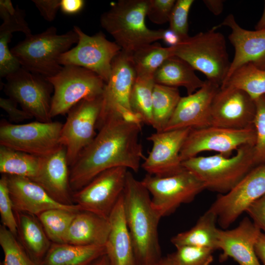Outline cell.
I'll return each mask as SVG.
<instances>
[{"label":"cell","mask_w":265,"mask_h":265,"mask_svg":"<svg viewBox=\"0 0 265 265\" xmlns=\"http://www.w3.org/2000/svg\"><path fill=\"white\" fill-rule=\"evenodd\" d=\"M92 265H110L107 256L105 254L98 259Z\"/></svg>","instance_id":"obj_52"},{"label":"cell","mask_w":265,"mask_h":265,"mask_svg":"<svg viewBox=\"0 0 265 265\" xmlns=\"http://www.w3.org/2000/svg\"><path fill=\"white\" fill-rule=\"evenodd\" d=\"M78 212L54 209L45 211L37 217L51 241L62 243H65L69 227Z\"/></svg>","instance_id":"obj_35"},{"label":"cell","mask_w":265,"mask_h":265,"mask_svg":"<svg viewBox=\"0 0 265 265\" xmlns=\"http://www.w3.org/2000/svg\"><path fill=\"white\" fill-rule=\"evenodd\" d=\"M194 70L184 60L172 56L156 71L154 81L156 83L170 87H184L187 95H190L202 87L205 82L197 76Z\"/></svg>","instance_id":"obj_28"},{"label":"cell","mask_w":265,"mask_h":265,"mask_svg":"<svg viewBox=\"0 0 265 265\" xmlns=\"http://www.w3.org/2000/svg\"><path fill=\"white\" fill-rule=\"evenodd\" d=\"M63 124L59 122H32L12 124L2 120L0 125V145L39 157L50 155L61 146Z\"/></svg>","instance_id":"obj_9"},{"label":"cell","mask_w":265,"mask_h":265,"mask_svg":"<svg viewBox=\"0 0 265 265\" xmlns=\"http://www.w3.org/2000/svg\"><path fill=\"white\" fill-rule=\"evenodd\" d=\"M109 230L108 219L81 210L77 213L69 227L65 243L105 246Z\"/></svg>","instance_id":"obj_25"},{"label":"cell","mask_w":265,"mask_h":265,"mask_svg":"<svg viewBox=\"0 0 265 265\" xmlns=\"http://www.w3.org/2000/svg\"><path fill=\"white\" fill-rule=\"evenodd\" d=\"M78 40V35L73 29L58 34L57 29L51 26L41 33L26 36L10 51L22 68L50 77L61 70L63 66L59 63V57Z\"/></svg>","instance_id":"obj_4"},{"label":"cell","mask_w":265,"mask_h":265,"mask_svg":"<svg viewBox=\"0 0 265 265\" xmlns=\"http://www.w3.org/2000/svg\"><path fill=\"white\" fill-rule=\"evenodd\" d=\"M154 77L136 76L131 92L132 111L145 124L152 126V96Z\"/></svg>","instance_id":"obj_33"},{"label":"cell","mask_w":265,"mask_h":265,"mask_svg":"<svg viewBox=\"0 0 265 265\" xmlns=\"http://www.w3.org/2000/svg\"><path fill=\"white\" fill-rule=\"evenodd\" d=\"M149 265H173L168 256L161 258L158 261Z\"/></svg>","instance_id":"obj_53"},{"label":"cell","mask_w":265,"mask_h":265,"mask_svg":"<svg viewBox=\"0 0 265 265\" xmlns=\"http://www.w3.org/2000/svg\"><path fill=\"white\" fill-rule=\"evenodd\" d=\"M141 182L152 195V207L160 218L173 213L182 204L191 202L205 189L203 183L185 168L167 176L148 174Z\"/></svg>","instance_id":"obj_8"},{"label":"cell","mask_w":265,"mask_h":265,"mask_svg":"<svg viewBox=\"0 0 265 265\" xmlns=\"http://www.w3.org/2000/svg\"><path fill=\"white\" fill-rule=\"evenodd\" d=\"M73 29L78 35L77 45L63 53L59 63L62 66L73 65L87 69L106 83L111 74L112 60L122 50L121 47L114 41L108 40L101 31L89 36L77 26Z\"/></svg>","instance_id":"obj_10"},{"label":"cell","mask_w":265,"mask_h":265,"mask_svg":"<svg viewBox=\"0 0 265 265\" xmlns=\"http://www.w3.org/2000/svg\"><path fill=\"white\" fill-rule=\"evenodd\" d=\"M0 245L4 253V265H42L30 256L18 238L2 225L0 226Z\"/></svg>","instance_id":"obj_36"},{"label":"cell","mask_w":265,"mask_h":265,"mask_svg":"<svg viewBox=\"0 0 265 265\" xmlns=\"http://www.w3.org/2000/svg\"><path fill=\"white\" fill-rule=\"evenodd\" d=\"M172 56L170 47H163L157 42L141 48L132 54L136 76L154 77L159 67Z\"/></svg>","instance_id":"obj_34"},{"label":"cell","mask_w":265,"mask_h":265,"mask_svg":"<svg viewBox=\"0 0 265 265\" xmlns=\"http://www.w3.org/2000/svg\"><path fill=\"white\" fill-rule=\"evenodd\" d=\"M208 8L214 15L220 14L223 9V1L220 0H206L203 1Z\"/></svg>","instance_id":"obj_49"},{"label":"cell","mask_w":265,"mask_h":265,"mask_svg":"<svg viewBox=\"0 0 265 265\" xmlns=\"http://www.w3.org/2000/svg\"><path fill=\"white\" fill-rule=\"evenodd\" d=\"M181 97L177 88L155 83L152 96V127L163 132Z\"/></svg>","instance_id":"obj_31"},{"label":"cell","mask_w":265,"mask_h":265,"mask_svg":"<svg viewBox=\"0 0 265 265\" xmlns=\"http://www.w3.org/2000/svg\"><path fill=\"white\" fill-rule=\"evenodd\" d=\"M245 212L255 225L265 234V194L253 202Z\"/></svg>","instance_id":"obj_43"},{"label":"cell","mask_w":265,"mask_h":265,"mask_svg":"<svg viewBox=\"0 0 265 265\" xmlns=\"http://www.w3.org/2000/svg\"><path fill=\"white\" fill-rule=\"evenodd\" d=\"M261 231L247 217L232 229H219L218 249L222 251L221 262L231 258L238 265H262L256 252L255 245Z\"/></svg>","instance_id":"obj_21"},{"label":"cell","mask_w":265,"mask_h":265,"mask_svg":"<svg viewBox=\"0 0 265 265\" xmlns=\"http://www.w3.org/2000/svg\"><path fill=\"white\" fill-rule=\"evenodd\" d=\"M193 0H177L170 14L169 28L175 32L181 40L188 35V17Z\"/></svg>","instance_id":"obj_39"},{"label":"cell","mask_w":265,"mask_h":265,"mask_svg":"<svg viewBox=\"0 0 265 265\" xmlns=\"http://www.w3.org/2000/svg\"><path fill=\"white\" fill-rule=\"evenodd\" d=\"M84 4L85 1L83 0H61L60 8L63 13L73 15L79 13Z\"/></svg>","instance_id":"obj_46"},{"label":"cell","mask_w":265,"mask_h":265,"mask_svg":"<svg viewBox=\"0 0 265 265\" xmlns=\"http://www.w3.org/2000/svg\"><path fill=\"white\" fill-rule=\"evenodd\" d=\"M128 168L115 167L104 171L72 193L73 203L82 210L108 219L125 188Z\"/></svg>","instance_id":"obj_15"},{"label":"cell","mask_w":265,"mask_h":265,"mask_svg":"<svg viewBox=\"0 0 265 265\" xmlns=\"http://www.w3.org/2000/svg\"><path fill=\"white\" fill-rule=\"evenodd\" d=\"M106 254L105 246L53 243L42 265H92Z\"/></svg>","instance_id":"obj_26"},{"label":"cell","mask_w":265,"mask_h":265,"mask_svg":"<svg viewBox=\"0 0 265 265\" xmlns=\"http://www.w3.org/2000/svg\"><path fill=\"white\" fill-rule=\"evenodd\" d=\"M0 214L2 225L17 238V221L5 175L0 179Z\"/></svg>","instance_id":"obj_40"},{"label":"cell","mask_w":265,"mask_h":265,"mask_svg":"<svg viewBox=\"0 0 265 265\" xmlns=\"http://www.w3.org/2000/svg\"><path fill=\"white\" fill-rule=\"evenodd\" d=\"M32 2L43 18L48 22L55 19L60 8L61 0H33Z\"/></svg>","instance_id":"obj_45"},{"label":"cell","mask_w":265,"mask_h":265,"mask_svg":"<svg viewBox=\"0 0 265 265\" xmlns=\"http://www.w3.org/2000/svg\"><path fill=\"white\" fill-rule=\"evenodd\" d=\"M213 27L181 40L170 47L173 56L187 62L195 70L204 74L207 80L222 85L228 73L231 62L224 35Z\"/></svg>","instance_id":"obj_6"},{"label":"cell","mask_w":265,"mask_h":265,"mask_svg":"<svg viewBox=\"0 0 265 265\" xmlns=\"http://www.w3.org/2000/svg\"><path fill=\"white\" fill-rule=\"evenodd\" d=\"M265 28V1L263 12L260 19L255 26V30L261 29Z\"/></svg>","instance_id":"obj_51"},{"label":"cell","mask_w":265,"mask_h":265,"mask_svg":"<svg viewBox=\"0 0 265 265\" xmlns=\"http://www.w3.org/2000/svg\"><path fill=\"white\" fill-rule=\"evenodd\" d=\"M219 88L218 85L206 80L203 86L194 93L181 97L163 131L211 126L212 104Z\"/></svg>","instance_id":"obj_19"},{"label":"cell","mask_w":265,"mask_h":265,"mask_svg":"<svg viewBox=\"0 0 265 265\" xmlns=\"http://www.w3.org/2000/svg\"><path fill=\"white\" fill-rule=\"evenodd\" d=\"M222 26L231 28L228 38L235 49L233 61L222 85L235 71L244 64L252 63L265 70V28L255 30L244 29L238 25L231 14L220 24L213 27L216 29Z\"/></svg>","instance_id":"obj_20"},{"label":"cell","mask_w":265,"mask_h":265,"mask_svg":"<svg viewBox=\"0 0 265 265\" xmlns=\"http://www.w3.org/2000/svg\"><path fill=\"white\" fill-rule=\"evenodd\" d=\"M229 86L241 89L253 100L265 95V70L252 63L239 67L220 87Z\"/></svg>","instance_id":"obj_32"},{"label":"cell","mask_w":265,"mask_h":265,"mask_svg":"<svg viewBox=\"0 0 265 265\" xmlns=\"http://www.w3.org/2000/svg\"><path fill=\"white\" fill-rule=\"evenodd\" d=\"M136 77L132 53L121 50L111 64V72L102 95V107L97 128L106 119L123 118L132 112L130 97Z\"/></svg>","instance_id":"obj_12"},{"label":"cell","mask_w":265,"mask_h":265,"mask_svg":"<svg viewBox=\"0 0 265 265\" xmlns=\"http://www.w3.org/2000/svg\"><path fill=\"white\" fill-rule=\"evenodd\" d=\"M0 265H4L2 262L0 263Z\"/></svg>","instance_id":"obj_54"},{"label":"cell","mask_w":265,"mask_h":265,"mask_svg":"<svg viewBox=\"0 0 265 265\" xmlns=\"http://www.w3.org/2000/svg\"><path fill=\"white\" fill-rule=\"evenodd\" d=\"M15 10L10 0H0V16L1 19L9 14H13Z\"/></svg>","instance_id":"obj_50"},{"label":"cell","mask_w":265,"mask_h":265,"mask_svg":"<svg viewBox=\"0 0 265 265\" xmlns=\"http://www.w3.org/2000/svg\"><path fill=\"white\" fill-rule=\"evenodd\" d=\"M41 157L0 145V173L33 180L37 175Z\"/></svg>","instance_id":"obj_30"},{"label":"cell","mask_w":265,"mask_h":265,"mask_svg":"<svg viewBox=\"0 0 265 265\" xmlns=\"http://www.w3.org/2000/svg\"><path fill=\"white\" fill-rule=\"evenodd\" d=\"M167 256L173 265H211L213 250L206 247L183 245Z\"/></svg>","instance_id":"obj_37"},{"label":"cell","mask_w":265,"mask_h":265,"mask_svg":"<svg viewBox=\"0 0 265 265\" xmlns=\"http://www.w3.org/2000/svg\"><path fill=\"white\" fill-rule=\"evenodd\" d=\"M148 0H120L102 14L101 26L122 50L131 53L162 39L164 29L153 30L145 24Z\"/></svg>","instance_id":"obj_3"},{"label":"cell","mask_w":265,"mask_h":265,"mask_svg":"<svg viewBox=\"0 0 265 265\" xmlns=\"http://www.w3.org/2000/svg\"><path fill=\"white\" fill-rule=\"evenodd\" d=\"M191 129L156 132L147 139L153 146L141 164L148 174L163 177L175 174L184 169L180 158L182 148Z\"/></svg>","instance_id":"obj_18"},{"label":"cell","mask_w":265,"mask_h":265,"mask_svg":"<svg viewBox=\"0 0 265 265\" xmlns=\"http://www.w3.org/2000/svg\"><path fill=\"white\" fill-rule=\"evenodd\" d=\"M141 124L122 118H109L80 153L70 170L73 193L108 169L125 167L137 172L145 159L139 141Z\"/></svg>","instance_id":"obj_1"},{"label":"cell","mask_w":265,"mask_h":265,"mask_svg":"<svg viewBox=\"0 0 265 265\" xmlns=\"http://www.w3.org/2000/svg\"><path fill=\"white\" fill-rule=\"evenodd\" d=\"M7 176L14 211L37 216L45 211L54 209L76 212L82 210L77 204L64 205L56 201L39 185L29 178Z\"/></svg>","instance_id":"obj_22"},{"label":"cell","mask_w":265,"mask_h":265,"mask_svg":"<svg viewBox=\"0 0 265 265\" xmlns=\"http://www.w3.org/2000/svg\"><path fill=\"white\" fill-rule=\"evenodd\" d=\"M5 78L4 91L9 98L38 121L52 122L51 94L53 87L45 77L21 67Z\"/></svg>","instance_id":"obj_11"},{"label":"cell","mask_w":265,"mask_h":265,"mask_svg":"<svg viewBox=\"0 0 265 265\" xmlns=\"http://www.w3.org/2000/svg\"><path fill=\"white\" fill-rule=\"evenodd\" d=\"M255 101L243 90L229 86L220 87L211 110V126L241 129L254 126Z\"/></svg>","instance_id":"obj_17"},{"label":"cell","mask_w":265,"mask_h":265,"mask_svg":"<svg viewBox=\"0 0 265 265\" xmlns=\"http://www.w3.org/2000/svg\"><path fill=\"white\" fill-rule=\"evenodd\" d=\"M176 0H148L147 16L156 24L169 22L171 13Z\"/></svg>","instance_id":"obj_41"},{"label":"cell","mask_w":265,"mask_h":265,"mask_svg":"<svg viewBox=\"0 0 265 265\" xmlns=\"http://www.w3.org/2000/svg\"><path fill=\"white\" fill-rule=\"evenodd\" d=\"M229 158L219 154L194 157L182 161L183 167L193 173L205 189L225 194L255 166L254 146H242Z\"/></svg>","instance_id":"obj_5"},{"label":"cell","mask_w":265,"mask_h":265,"mask_svg":"<svg viewBox=\"0 0 265 265\" xmlns=\"http://www.w3.org/2000/svg\"><path fill=\"white\" fill-rule=\"evenodd\" d=\"M256 112L254 120L256 142L254 146L255 166L265 163V95L255 100Z\"/></svg>","instance_id":"obj_38"},{"label":"cell","mask_w":265,"mask_h":265,"mask_svg":"<svg viewBox=\"0 0 265 265\" xmlns=\"http://www.w3.org/2000/svg\"><path fill=\"white\" fill-rule=\"evenodd\" d=\"M108 220L110 230L105 247L106 255L110 265H137L126 220L122 194L112 211Z\"/></svg>","instance_id":"obj_24"},{"label":"cell","mask_w":265,"mask_h":265,"mask_svg":"<svg viewBox=\"0 0 265 265\" xmlns=\"http://www.w3.org/2000/svg\"><path fill=\"white\" fill-rule=\"evenodd\" d=\"M256 138L254 126L241 129L213 126L191 129L181 150L180 158L183 161L207 151L228 157L242 146H254Z\"/></svg>","instance_id":"obj_14"},{"label":"cell","mask_w":265,"mask_h":265,"mask_svg":"<svg viewBox=\"0 0 265 265\" xmlns=\"http://www.w3.org/2000/svg\"><path fill=\"white\" fill-rule=\"evenodd\" d=\"M217 223L216 215L208 210L200 216L194 226L173 237L171 242L176 247L191 245L217 250Z\"/></svg>","instance_id":"obj_29"},{"label":"cell","mask_w":265,"mask_h":265,"mask_svg":"<svg viewBox=\"0 0 265 265\" xmlns=\"http://www.w3.org/2000/svg\"><path fill=\"white\" fill-rule=\"evenodd\" d=\"M14 213L17 224V238L30 256L41 263L52 242L36 216L17 211H14Z\"/></svg>","instance_id":"obj_27"},{"label":"cell","mask_w":265,"mask_h":265,"mask_svg":"<svg viewBox=\"0 0 265 265\" xmlns=\"http://www.w3.org/2000/svg\"><path fill=\"white\" fill-rule=\"evenodd\" d=\"M150 194L128 171L122 197L137 265H149L161 258L158 232L161 218L152 207Z\"/></svg>","instance_id":"obj_2"},{"label":"cell","mask_w":265,"mask_h":265,"mask_svg":"<svg viewBox=\"0 0 265 265\" xmlns=\"http://www.w3.org/2000/svg\"><path fill=\"white\" fill-rule=\"evenodd\" d=\"M256 255L262 265H265V234H260L255 245Z\"/></svg>","instance_id":"obj_47"},{"label":"cell","mask_w":265,"mask_h":265,"mask_svg":"<svg viewBox=\"0 0 265 265\" xmlns=\"http://www.w3.org/2000/svg\"><path fill=\"white\" fill-rule=\"evenodd\" d=\"M265 194V163L253 168L229 192L219 194L208 210L217 216V224L227 229Z\"/></svg>","instance_id":"obj_13"},{"label":"cell","mask_w":265,"mask_h":265,"mask_svg":"<svg viewBox=\"0 0 265 265\" xmlns=\"http://www.w3.org/2000/svg\"><path fill=\"white\" fill-rule=\"evenodd\" d=\"M15 12L13 14H9L4 17L3 23L0 26V31L12 33L16 31L23 32L26 36L31 34V30L25 20L24 11L17 5Z\"/></svg>","instance_id":"obj_42"},{"label":"cell","mask_w":265,"mask_h":265,"mask_svg":"<svg viewBox=\"0 0 265 265\" xmlns=\"http://www.w3.org/2000/svg\"><path fill=\"white\" fill-rule=\"evenodd\" d=\"M52 84L50 115H64L83 100L102 96L105 82L97 74L83 67L67 65L54 76L45 77Z\"/></svg>","instance_id":"obj_7"},{"label":"cell","mask_w":265,"mask_h":265,"mask_svg":"<svg viewBox=\"0 0 265 265\" xmlns=\"http://www.w3.org/2000/svg\"><path fill=\"white\" fill-rule=\"evenodd\" d=\"M66 148L61 146L53 153L41 157L39 171L32 180L56 201L72 205V192L70 184V171Z\"/></svg>","instance_id":"obj_23"},{"label":"cell","mask_w":265,"mask_h":265,"mask_svg":"<svg viewBox=\"0 0 265 265\" xmlns=\"http://www.w3.org/2000/svg\"><path fill=\"white\" fill-rule=\"evenodd\" d=\"M17 104L11 98H0V106L7 113L11 121L19 123L33 118L23 109L18 108Z\"/></svg>","instance_id":"obj_44"},{"label":"cell","mask_w":265,"mask_h":265,"mask_svg":"<svg viewBox=\"0 0 265 265\" xmlns=\"http://www.w3.org/2000/svg\"><path fill=\"white\" fill-rule=\"evenodd\" d=\"M162 40L169 45V47L176 46L180 41L178 35L169 28L164 29Z\"/></svg>","instance_id":"obj_48"},{"label":"cell","mask_w":265,"mask_h":265,"mask_svg":"<svg viewBox=\"0 0 265 265\" xmlns=\"http://www.w3.org/2000/svg\"><path fill=\"white\" fill-rule=\"evenodd\" d=\"M102 96L83 100L68 113L61 131L60 142L66 150L68 164L72 166L79 156L93 140L102 107Z\"/></svg>","instance_id":"obj_16"}]
</instances>
